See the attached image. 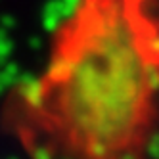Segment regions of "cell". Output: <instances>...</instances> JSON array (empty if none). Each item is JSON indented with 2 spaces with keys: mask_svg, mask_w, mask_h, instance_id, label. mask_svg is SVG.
Segmentation results:
<instances>
[{
  "mask_svg": "<svg viewBox=\"0 0 159 159\" xmlns=\"http://www.w3.org/2000/svg\"><path fill=\"white\" fill-rule=\"evenodd\" d=\"M4 125L27 159H159V14L150 0H77L46 69Z\"/></svg>",
  "mask_w": 159,
  "mask_h": 159,
  "instance_id": "6da1fadb",
  "label": "cell"
}]
</instances>
